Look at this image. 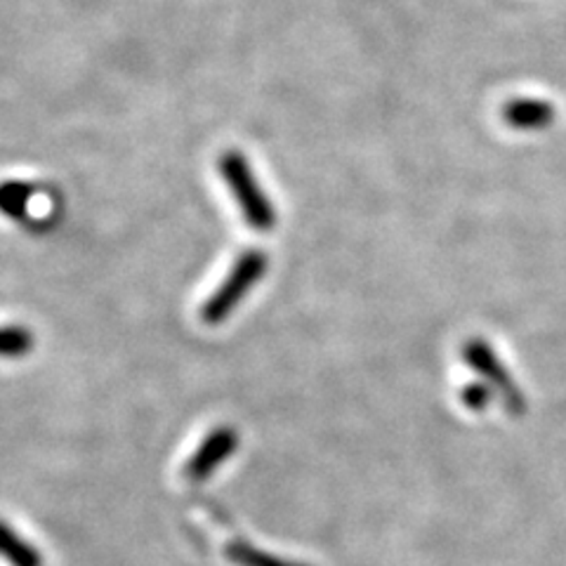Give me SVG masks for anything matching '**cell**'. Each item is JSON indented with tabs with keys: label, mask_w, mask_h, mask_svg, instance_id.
<instances>
[{
	"label": "cell",
	"mask_w": 566,
	"mask_h": 566,
	"mask_svg": "<svg viewBox=\"0 0 566 566\" xmlns=\"http://www.w3.org/2000/svg\"><path fill=\"white\" fill-rule=\"evenodd\" d=\"M270 258L262 251H248L237 262L232 272L220 283L218 291L212 293L201 307V322L206 326H220L234 310L241 305V300L255 289V283L268 274Z\"/></svg>",
	"instance_id": "obj_2"
},
{
	"label": "cell",
	"mask_w": 566,
	"mask_h": 566,
	"mask_svg": "<svg viewBox=\"0 0 566 566\" xmlns=\"http://www.w3.org/2000/svg\"><path fill=\"white\" fill-rule=\"evenodd\" d=\"M218 170L229 191H232L234 201L239 203L243 220L255 232H272L276 224V210L268 193L260 187L251 161L239 149H229L220 156Z\"/></svg>",
	"instance_id": "obj_1"
},
{
	"label": "cell",
	"mask_w": 566,
	"mask_h": 566,
	"mask_svg": "<svg viewBox=\"0 0 566 566\" xmlns=\"http://www.w3.org/2000/svg\"><path fill=\"white\" fill-rule=\"evenodd\" d=\"M33 345V333L27 326H0V357L22 359Z\"/></svg>",
	"instance_id": "obj_9"
},
{
	"label": "cell",
	"mask_w": 566,
	"mask_h": 566,
	"mask_svg": "<svg viewBox=\"0 0 566 566\" xmlns=\"http://www.w3.org/2000/svg\"><path fill=\"white\" fill-rule=\"evenodd\" d=\"M463 361L482 378V382H486L493 392L499 395L507 413L522 416L526 411V399L522 395V389L512 380V374H507V368L499 359V354H495V349L486 340L470 338L463 345Z\"/></svg>",
	"instance_id": "obj_3"
},
{
	"label": "cell",
	"mask_w": 566,
	"mask_h": 566,
	"mask_svg": "<svg viewBox=\"0 0 566 566\" xmlns=\"http://www.w3.org/2000/svg\"><path fill=\"white\" fill-rule=\"evenodd\" d=\"M0 557L10 566H43L39 547L17 534L8 522H0Z\"/></svg>",
	"instance_id": "obj_6"
},
{
	"label": "cell",
	"mask_w": 566,
	"mask_h": 566,
	"mask_svg": "<svg viewBox=\"0 0 566 566\" xmlns=\"http://www.w3.org/2000/svg\"><path fill=\"white\" fill-rule=\"evenodd\" d=\"M239 449V432L229 424H222V428H216L199 444V449L193 451V455L187 460L185 465V476L189 482H206L212 476L222 463H227Z\"/></svg>",
	"instance_id": "obj_4"
},
{
	"label": "cell",
	"mask_w": 566,
	"mask_h": 566,
	"mask_svg": "<svg viewBox=\"0 0 566 566\" xmlns=\"http://www.w3.org/2000/svg\"><path fill=\"white\" fill-rule=\"evenodd\" d=\"M224 555L232 559L237 566H310V564H297V562H289V559H281L276 555H268L258 551L251 543H243V541H234L227 545Z\"/></svg>",
	"instance_id": "obj_7"
},
{
	"label": "cell",
	"mask_w": 566,
	"mask_h": 566,
	"mask_svg": "<svg viewBox=\"0 0 566 566\" xmlns=\"http://www.w3.org/2000/svg\"><path fill=\"white\" fill-rule=\"evenodd\" d=\"M501 114H503V120L507 123V126L515 130L551 128L557 118L555 104L545 102V99H534V97L512 99L503 106Z\"/></svg>",
	"instance_id": "obj_5"
},
{
	"label": "cell",
	"mask_w": 566,
	"mask_h": 566,
	"mask_svg": "<svg viewBox=\"0 0 566 566\" xmlns=\"http://www.w3.org/2000/svg\"><path fill=\"white\" fill-rule=\"evenodd\" d=\"M33 193L35 189L31 185L3 182L0 185V212L12 220H24Z\"/></svg>",
	"instance_id": "obj_8"
},
{
	"label": "cell",
	"mask_w": 566,
	"mask_h": 566,
	"mask_svg": "<svg viewBox=\"0 0 566 566\" xmlns=\"http://www.w3.org/2000/svg\"><path fill=\"white\" fill-rule=\"evenodd\" d=\"M493 389L486 382H468L460 389V401L465 403L470 411H484L486 406L493 401Z\"/></svg>",
	"instance_id": "obj_10"
}]
</instances>
